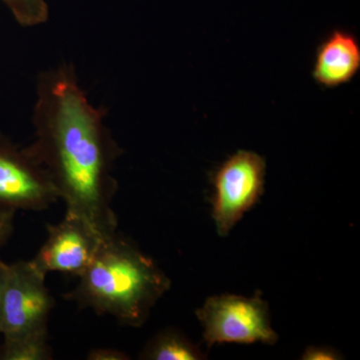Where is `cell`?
Returning a JSON list of instances; mask_svg holds the SVG:
<instances>
[{"label": "cell", "instance_id": "9", "mask_svg": "<svg viewBox=\"0 0 360 360\" xmlns=\"http://www.w3.org/2000/svg\"><path fill=\"white\" fill-rule=\"evenodd\" d=\"M139 359L146 360H201L206 354L184 333L167 329L158 333L142 349Z\"/></svg>", "mask_w": 360, "mask_h": 360}, {"label": "cell", "instance_id": "14", "mask_svg": "<svg viewBox=\"0 0 360 360\" xmlns=\"http://www.w3.org/2000/svg\"><path fill=\"white\" fill-rule=\"evenodd\" d=\"M89 360H129L130 357L122 350L115 348H96L87 354Z\"/></svg>", "mask_w": 360, "mask_h": 360}, {"label": "cell", "instance_id": "11", "mask_svg": "<svg viewBox=\"0 0 360 360\" xmlns=\"http://www.w3.org/2000/svg\"><path fill=\"white\" fill-rule=\"evenodd\" d=\"M25 27L42 25L49 20V6L45 0H0Z\"/></svg>", "mask_w": 360, "mask_h": 360}, {"label": "cell", "instance_id": "13", "mask_svg": "<svg viewBox=\"0 0 360 360\" xmlns=\"http://www.w3.org/2000/svg\"><path fill=\"white\" fill-rule=\"evenodd\" d=\"M302 360H338L342 356L335 348L328 347H309L303 352Z\"/></svg>", "mask_w": 360, "mask_h": 360}, {"label": "cell", "instance_id": "8", "mask_svg": "<svg viewBox=\"0 0 360 360\" xmlns=\"http://www.w3.org/2000/svg\"><path fill=\"white\" fill-rule=\"evenodd\" d=\"M360 70V44L354 33L335 30L315 52L312 77L326 89L348 84Z\"/></svg>", "mask_w": 360, "mask_h": 360}, {"label": "cell", "instance_id": "6", "mask_svg": "<svg viewBox=\"0 0 360 360\" xmlns=\"http://www.w3.org/2000/svg\"><path fill=\"white\" fill-rule=\"evenodd\" d=\"M59 200L44 167L30 148L0 137V207L41 212Z\"/></svg>", "mask_w": 360, "mask_h": 360}, {"label": "cell", "instance_id": "7", "mask_svg": "<svg viewBox=\"0 0 360 360\" xmlns=\"http://www.w3.org/2000/svg\"><path fill=\"white\" fill-rule=\"evenodd\" d=\"M86 222L66 212L58 224L47 226V238L30 260L42 274L61 272L79 277L91 264L103 240Z\"/></svg>", "mask_w": 360, "mask_h": 360}, {"label": "cell", "instance_id": "1", "mask_svg": "<svg viewBox=\"0 0 360 360\" xmlns=\"http://www.w3.org/2000/svg\"><path fill=\"white\" fill-rule=\"evenodd\" d=\"M33 108L35 139L28 146L44 167L66 212L101 238L116 233L113 167L122 153L106 127V112L87 98L72 66L41 73Z\"/></svg>", "mask_w": 360, "mask_h": 360}, {"label": "cell", "instance_id": "2", "mask_svg": "<svg viewBox=\"0 0 360 360\" xmlns=\"http://www.w3.org/2000/svg\"><path fill=\"white\" fill-rule=\"evenodd\" d=\"M172 281L153 258L115 233L104 238L77 288L65 295L79 307L141 328Z\"/></svg>", "mask_w": 360, "mask_h": 360}, {"label": "cell", "instance_id": "5", "mask_svg": "<svg viewBox=\"0 0 360 360\" xmlns=\"http://www.w3.org/2000/svg\"><path fill=\"white\" fill-rule=\"evenodd\" d=\"M42 274L32 262L4 264L1 335L4 340L49 331L54 300Z\"/></svg>", "mask_w": 360, "mask_h": 360}, {"label": "cell", "instance_id": "12", "mask_svg": "<svg viewBox=\"0 0 360 360\" xmlns=\"http://www.w3.org/2000/svg\"><path fill=\"white\" fill-rule=\"evenodd\" d=\"M15 213L14 210L0 207V250L13 234Z\"/></svg>", "mask_w": 360, "mask_h": 360}, {"label": "cell", "instance_id": "4", "mask_svg": "<svg viewBox=\"0 0 360 360\" xmlns=\"http://www.w3.org/2000/svg\"><path fill=\"white\" fill-rule=\"evenodd\" d=\"M266 162L255 151L229 156L212 172V217L219 236L225 238L264 193Z\"/></svg>", "mask_w": 360, "mask_h": 360}, {"label": "cell", "instance_id": "10", "mask_svg": "<svg viewBox=\"0 0 360 360\" xmlns=\"http://www.w3.org/2000/svg\"><path fill=\"white\" fill-rule=\"evenodd\" d=\"M49 331L30 333L4 340L0 345L1 360H49L52 359Z\"/></svg>", "mask_w": 360, "mask_h": 360}, {"label": "cell", "instance_id": "3", "mask_svg": "<svg viewBox=\"0 0 360 360\" xmlns=\"http://www.w3.org/2000/svg\"><path fill=\"white\" fill-rule=\"evenodd\" d=\"M262 295L257 291L252 297L229 293L210 296L195 310L208 349L219 343L276 345L278 335L271 326L269 303Z\"/></svg>", "mask_w": 360, "mask_h": 360}, {"label": "cell", "instance_id": "15", "mask_svg": "<svg viewBox=\"0 0 360 360\" xmlns=\"http://www.w3.org/2000/svg\"><path fill=\"white\" fill-rule=\"evenodd\" d=\"M4 264L0 259V335H1L2 326V298H4Z\"/></svg>", "mask_w": 360, "mask_h": 360}]
</instances>
